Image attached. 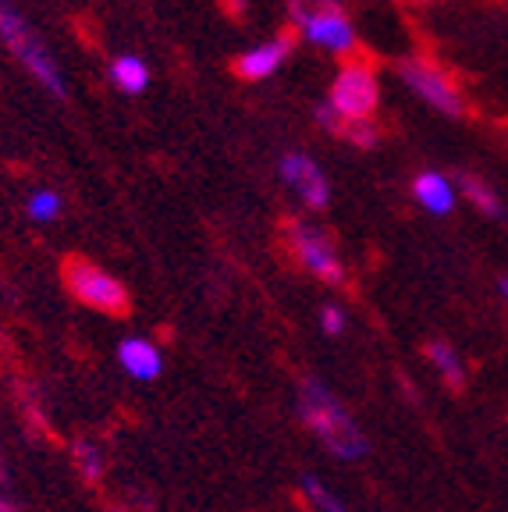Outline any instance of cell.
I'll list each match as a JSON object with an SVG mask.
<instances>
[{"label": "cell", "mask_w": 508, "mask_h": 512, "mask_svg": "<svg viewBox=\"0 0 508 512\" xmlns=\"http://www.w3.org/2000/svg\"><path fill=\"white\" fill-rule=\"evenodd\" d=\"M111 79L118 82L125 93H143L146 86H150V68H146L143 57H135V54H125L118 57V61L111 64Z\"/></svg>", "instance_id": "obj_12"}, {"label": "cell", "mask_w": 508, "mask_h": 512, "mask_svg": "<svg viewBox=\"0 0 508 512\" xmlns=\"http://www.w3.org/2000/svg\"><path fill=\"white\" fill-rule=\"evenodd\" d=\"M331 4H338V0H288V8H292V22L302 25L310 15H317V11L331 8Z\"/></svg>", "instance_id": "obj_19"}, {"label": "cell", "mask_w": 508, "mask_h": 512, "mask_svg": "<svg viewBox=\"0 0 508 512\" xmlns=\"http://www.w3.org/2000/svg\"><path fill=\"white\" fill-rule=\"evenodd\" d=\"M342 139H349L359 150H370V146L381 143V128L374 125V118H345Z\"/></svg>", "instance_id": "obj_16"}, {"label": "cell", "mask_w": 508, "mask_h": 512, "mask_svg": "<svg viewBox=\"0 0 508 512\" xmlns=\"http://www.w3.org/2000/svg\"><path fill=\"white\" fill-rule=\"evenodd\" d=\"M281 178H285L288 189L299 192V200L313 210H324L331 200V185H327L324 171L313 157L306 153H285L281 157Z\"/></svg>", "instance_id": "obj_8"}, {"label": "cell", "mask_w": 508, "mask_h": 512, "mask_svg": "<svg viewBox=\"0 0 508 512\" xmlns=\"http://www.w3.org/2000/svg\"><path fill=\"white\" fill-rule=\"evenodd\" d=\"M299 416L338 459H363L370 452V441L359 431L349 409L338 402V395L327 384L313 381V377H306L299 388Z\"/></svg>", "instance_id": "obj_1"}, {"label": "cell", "mask_w": 508, "mask_h": 512, "mask_svg": "<svg viewBox=\"0 0 508 512\" xmlns=\"http://www.w3.org/2000/svg\"><path fill=\"white\" fill-rule=\"evenodd\" d=\"M118 363L132 377H139V381H153V377L160 374V367H164L157 345H153L150 338H125L118 349Z\"/></svg>", "instance_id": "obj_10"}, {"label": "cell", "mask_w": 508, "mask_h": 512, "mask_svg": "<svg viewBox=\"0 0 508 512\" xmlns=\"http://www.w3.org/2000/svg\"><path fill=\"white\" fill-rule=\"evenodd\" d=\"M459 189H462V196H466V200L480 210V214L501 217V200H498V192H494L487 182H480L477 175H459Z\"/></svg>", "instance_id": "obj_14"}, {"label": "cell", "mask_w": 508, "mask_h": 512, "mask_svg": "<svg viewBox=\"0 0 508 512\" xmlns=\"http://www.w3.org/2000/svg\"><path fill=\"white\" fill-rule=\"evenodd\" d=\"M25 210H29L32 221L47 224V221H54V217L61 214V196H57V192H47V189L32 192L29 203H25Z\"/></svg>", "instance_id": "obj_17"}, {"label": "cell", "mask_w": 508, "mask_h": 512, "mask_svg": "<svg viewBox=\"0 0 508 512\" xmlns=\"http://www.w3.org/2000/svg\"><path fill=\"white\" fill-rule=\"evenodd\" d=\"M327 104L338 114H345V118H374L377 104H381L377 72L366 61H359V57L345 61L331 82V100Z\"/></svg>", "instance_id": "obj_5"}, {"label": "cell", "mask_w": 508, "mask_h": 512, "mask_svg": "<svg viewBox=\"0 0 508 512\" xmlns=\"http://www.w3.org/2000/svg\"><path fill=\"white\" fill-rule=\"evenodd\" d=\"M75 463H79V470L86 473V480H93V484L104 477V459H100L96 445H89V441H79V445H75Z\"/></svg>", "instance_id": "obj_18"}, {"label": "cell", "mask_w": 508, "mask_h": 512, "mask_svg": "<svg viewBox=\"0 0 508 512\" xmlns=\"http://www.w3.org/2000/svg\"><path fill=\"white\" fill-rule=\"evenodd\" d=\"M398 75H402V82L413 89L416 96H423V100H427L430 107H437L441 114H448V118H462V114H466V96H462L459 82H455L441 64L430 61V57H405V61L398 64Z\"/></svg>", "instance_id": "obj_3"}, {"label": "cell", "mask_w": 508, "mask_h": 512, "mask_svg": "<svg viewBox=\"0 0 508 512\" xmlns=\"http://www.w3.org/2000/svg\"><path fill=\"white\" fill-rule=\"evenodd\" d=\"M0 40H4V47L29 68V75L40 82L47 93L64 96V75H61V68H57V61L50 57V50L43 47L36 29H32L11 4H4V0H0Z\"/></svg>", "instance_id": "obj_2"}, {"label": "cell", "mask_w": 508, "mask_h": 512, "mask_svg": "<svg viewBox=\"0 0 508 512\" xmlns=\"http://www.w3.org/2000/svg\"><path fill=\"white\" fill-rule=\"evenodd\" d=\"M64 285L72 288V296L79 299V303L93 306V310H100V313L118 317V313L128 310L125 285H121L114 274H107L104 267L82 260V256H72V260L64 264Z\"/></svg>", "instance_id": "obj_4"}, {"label": "cell", "mask_w": 508, "mask_h": 512, "mask_svg": "<svg viewBox=\"0 0 508 512\" xmlns=\"http://www.w3.org/2000/svg\"><path fill=\"white\" fill-rule=\"evenodd\" d=\"M413 196L423 210H430V214H452L455 210L452 182H448L445 175H437V171H423V175H416Z\"/></svg>", "instance_id": "obj_11"}, {"label": "cell", "mask_w": 508, "mask_h": 512, "mask_svg": "<svg viewBox=\"0 0 508 512\" xmlns=\"http://www.w3.org/2000/svg\"><path fill=\"white\" fill-rule=\"evenodd\" d=\"M427 360L434 363L437 370H441V377H445L452 388H459L462 381H466V367H462V356L455 352V345L448 342H430L427 345Z\"/></svg>", "instance_id": "obj_13"}, {"label": "cell", "mask_w": 508, "mask_h": 512, "mask_svg": "<svg viewBox=\"0 0 508 512\" xmlns=\"http://www.w3.org/2000/svg\"><path fill=\"white\" fill-rule=\"evenodd\" d=\"M302 488H306V495H310V502L317 505V512H349V505H345L342 498L334 495V491L327 488L324 480L313 477V473H306V477H302Z\"/></svg>", "instance_id": "obj_15"}, {"label": "cell", "mask_w": 508, "mask_h": 512, "mask_svg": "<svg viewBox=\"0 0 508 512\" xmlns=\"http://www.w3.org/2000/svg\"><path fill=\"white\" fill-rule=\"evenodd\" d=\"M413 4H434V0H413Z\"/></svg>", "instance_id": "obj_23"}, {"label": "cell", "mask_w": 508, "mask_h": 512, "mask_svg": "<svg viewBox=\"0 0 508 512\" xmlns=\"http://www.w3.org/2000/svg\"><path fill=\"white\" fill-rule=\"evenodd\" d=\"M299 32L313 47H324V50H331V54H352V50H356V29H352V22L345 18L342 4H331V8L310 15L299 25Z\"/></svg>", "instance_id": "obj_7"}, {"label": "cell", "mask_w": 508, "mask_h": 512, "mask_svg": "<svg viewBox=\"0 0 508 512\" xmlns=\"http://www.w3.org/2000/svg\"><path fill=\"white\" fill-rule=\"evenodd\" d=\"M320 328H324V335H342L345 313L338 310V306H324V310H320Z\"/></svg>", "instance_id": "obj_20"}, {"label": "cell", "mask_w": 508, "mask_h": 512, "mask_svg": "<svg viewBox=\"0 0 508 512\" xmlns=\"http://www.w3.org/2000/svg\"><path fill=\"white\" fill-rule=\"evenodd\" d=\"M0 512H18V509L11 502H0Z\"/></svg>", "instance_id": "obj_21"}, {"label": "cell", "mask_w": 508, "mask_h": 512, "mask_svg": "<svg viewBox=\"0 0 508 512\" xmlns=\"http://www.w3.org/2000/svg\"><path fill=\"white\" fill-rule=\"evenodd\" d=\"M292 54V36H278V40H267L260 47L246 50V54L235 57V75L246 82H260V79H270V75L278 72L285 57Z\"/></svg>", "instance_id": "obj_9"}, {"label": "cell", "mask_w": 508, "mask_h": 512, "mask_svg": "<svg viewBox=\"0 0 508 512\" xmlns=\"http://www.w3.org/2000/svg\"><path fill=\"white\" fill-rule=\"evenodd\" d=\"M288 246L299 256V264L310 274H317L320 281H327V285H342L345 281L342 256H338V246L324 228L310 221H288Z\"/></svg>", "instance_id": "obj_6"}, {"label": "cell", "mask_w": 508, "mask_h": 512, "mask_svg": "<svg viewBox=\"0 0 508 512\" xmlns=\"http://www.w3.org/2000/svg\"><path fill=\"white\" fill-rule=\"evenodd\" d=\"M501 292H505V299H508V278H505V281H501Z\"/></svg>", "instance_id": "obj_22"}]
</instances>
